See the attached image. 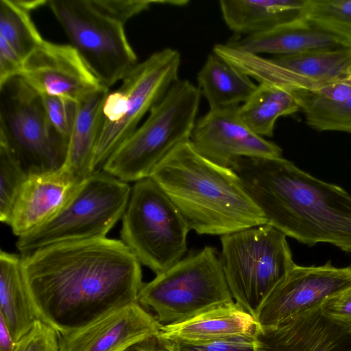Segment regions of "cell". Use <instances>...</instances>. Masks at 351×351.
Here are the masks:
<instances>
[{
  "mask_svg": "<svg viewBox=\"0 0 351 351\" xmlns=\"http://www.w3.org/2000/svg\"><path fill=\"white\" fill-rule=\"evenodd\" d=\"M23 274L37 319L66 335L138 302L141 263L120 240L63 243L22 256Z\"/></svg>",
  "mask_w": 351,
  "mask_h": 351,
  "instance_id": "obj_1",
  "label": "cell"
},
{
  "mask_svg": "<svg viewBox=\"0 0 351 351\" xmlns=\"http://www.w3.org/2000/svg\"><path fill=\"white\" fill-rule=\"evenodd\" d=\"M231 169L267 223L308 245L351 253V195L282 157L241 158Z\"/></svg>",
  "mask_w": 351,
  "mask_h": 351,
  "instance_id": "obj_2",
  "label": "cell"
},
{
  "mask_svg": "<svg viewBox=\"0 0 351 351\" xmlns=\"http://www.w3.org/2000/svg\"><path fill=\"white\" fill-rule=\"evenodd\" d=\"M150 177L198 234L223 236L267 224L239 176L202 156L190 140L176 147Z\"/></svg>",
  "mask_w": 351,
  "mask_h": 351,
  "instance_id": "obj_3",
  "label": "cell"
},
{
  "mask_svg": "<svg viewBox=\"0 0 351 351\" xmlns=\"http://www.w3.org/2000/svg\"><path fill=\"white\" fill-rule=\"evenodd\" d=\"M201 95L191 82L177 80L143 123L111 154L103 171L127 183L149 178L176 147L190 140Z\"/></svg>",
  "mask_w": 351,
  "mask_h": 351,
  "instance_id": "obj_4",
  "label": "cell"
},
{
  "mask_svg": "<svg viewBox=\"0 0 351 351\" xmlns=\"http://www.w3.org/2000/svg\"><path fill=\"white\" fill-rule=\"evenodd\" d=\"M0 146L27 176L65 165L69 138L49 121L43 95L21 75L0 85Z\"/></svg>",
  "mask_w": 351,
  "mask_h": 351,
  "instance_id": "obj_5",
  "label": "cell"
},
{
  "mask_svg": "<svg viewBox=\"0 0 351 351\" xmlns=\"http://www.w3.org/2000/svg\"><path fill=\"white\" fill-rule=\"evenodd\" d=\"M131 190L104 171L93 173L53 217L18 237V250L25 256L53 245L106 237L122 218Z\"/></svg>",
  "mask_w": 351,
  "mask_h": 351,
  "instance_id": "obj_6",
  "label": "cell"
},
{
  "mask_svg": "<svg viewBox=\"0 0 351 351\" xmlns=\"http://www.w3.org/2000/svg\"><path fill=\"white\" fill-rule=\"evenodd\" d=\"M180 53L157 51L134 66L119 88L107 94L101 112L93 170L100 171L111 154L138 128L143 117L178 80Z\"/></svg>",
  "mask_w": 351,
  "mask_h": 351,
  "instance_id": "obj_7",
  "label": "cell"
},
{
  "mask_svg": "<svg viewBox=\"0 0 351 351\" xmlns=\"http://www.w3.org/2000/svg\"><path fill=\"white\" fill-rule=\"evenodd\" d=\"M232 301L221 254L211 246L191 252L143 282L138 295V302L154 311L162 326L184 322Z\"/></svg>",
  "mask_w": 351,
  "mask_h": 351,
  "instance_id": "obj_8",
  "label": "cell"
},
{
  "mask_svg": "<svg viewBox=\"0 0 351 351\" xmlns=\"http://www.w3.org/2000/svg\"><path fill=\"white\" fill-rule=\"evenodd\" d=\"M286 235L269 224L221 236V261L235 302L253 317L296 265Z\"/></svg>",
  "mask_w": 351,
  "mask_h": 351,
  "instance_id": "obj_9",
  "label": "cell"
},
{
  "mask_svg": "<svg viewBox=\"0 0 351 351\" xmlns=\"http://www.w3.org/2000/svg\"><path fill=\"white\" fill-rule=\"evenodd\" d=\"M190 228L151 178L135 182L122 217L121 241L141 264L160 274L183 258Z\"/></svg>",
  "mask_w": 351,
  "mask_h": 351,
  "instance_id": "obj_10",
  "label": "cell"
},
{
  "mask_svg": "<svg viewBox=\"0 0 351 351\" xmlns=\"http://www.w3.org/2000/svg\"><path fill=\"white\" fill-rule=\"evenodd\" d=\"M47 5L101 86L109 89L138 64L125 24L95 0H47Z\"/></svg>",
  "mask_w": 351,
  "mask_h": 351,
  "instance_id": "obj_11",
  "label": "cell"
},
{
  "mask_svg": "<svg viewBox=\"0 0 351 351\" xmlns=\"http://www.w3.org/2000/svg\"><path fill=\"white\" fill-rule=\"evenodd\" d=\"M351 287V266L336 267L330 261L320 266L292 269L271 289L257 309L259 330L275 327L310 310Z\"/></svg>",
  "mask_w": 351,
  "mask_h": 351,
  "instance_id": "obj_12",
  "label": "cell"
},
{
  "mask_svg": "<svg viewBox=\"0 0 351 351\" xmlns=\"http://www.w3.org/2000/svg\"><path fill=\"white\" fill-rule=\"evenodd\" d=\"M236 66L259 83L289 92L313 90L351 76V47L270 58L243 52Z\"/></svg>",
  "mask_w": 351,
  "mask_h": 351,
  "instance_id": "obj_13",
  "label": "cell"
},
{
  "mask_svg": "<svg viewBox=\"0 0 351 351\" xmlns=\"http://www.w3.org/2000/svg\"><path fill=\"white\" fill-rule=\"evenodd\" d=\"M238 107L208 112L196 121L190 141L210 161L231 168L241 158L282 157V149L253 132L241 119Z\"/></svg>",
  "mask_w": 351,
  "mask_h": 351,
  "instance_id": "obj_14",
  "label": "cell"
},
{
  "mask_svg": "<svg viewBox=\"0 0 351 351\" xmlns=\"http://www.w3.org/2000/svg\"><path fill=\"white\" fill-rule=\"evenodd\" d=\"M21 75L41 95L75 101L102 86L71 45L47 40L23 61Z\"/></svg>",
  "mask_w": 351,
  "mask_h": 351,
  "instance_id": "obj_15",
  "label": "cell"
},
{
  "mask_svg": "<svg viewBox=\"0 0 351 351\" xmlns=\"http://www.w3.org/2000/svg\"><path fill=\"white\" fill-rule=\"evenodd\" d=\"M161 327L155 316L134 302L77 330L59 334L60 351H125L158 335Z\"/></svg>",
  "mask_w": 351,
  "mask_h": 351,
  "instance_id": "obj_16",
  "label": "cell"
},
{
  "mask_svg": "<svg viewBox=\"0 0 351 351\" xmlns=\"http://www.w3.org/2000/svg\"><path fill=\"white\" fill-rule=\"evenodd\" d=\"M262 351H351V322L317 307L265 330Z\"/></svg>",
  "mask_w": 351,
  "mask_h": 351,
  "instance_id": "obj_17",
  "label": "cell"
},
{
  "mask_svg": "<svg viewBox=\"0 0 351 351\" xmlns=\"http://www.w3.org/2000/svg\"><path fill=\"white\" fill-rule=\"evenodd\" d=\"M80 180L64 167L27 176L8 224L18 237L53 217L70 198Z\"/></svg>",
  "mask_w": 351,
  "mask_h": 351,
  "instance_id": "obj_18",
  "label": "cell"
},
{
  "mask_svg": "<svg viewBox=\"0 0 351 351\" xmlns=\"http://www.w3.org/2000/svg\"><path fill=\"white\" fill-rule=\"evenodd\" d=\"M226 44L252 54H271L273 56L351 47L339 38L311 25L305 19L243 36Z\"/></svg>",
  "mask_w": 351,
  "mask_h": 351,
  "instance_id": "obj_19",
  "label": "cell"
},
{
  "mask_svg": "<svg viewBox=\"0 0 351 351\" xmlns=\"http://www.w3.org/2000/svg\"><path fill=\"white\" fill-rule=\"evenodd\" d=\"M258 329L254 317L232 301L184 322L162 326L158 335L168 340L201 342L253 335Z\"/></svg>",
  "mask_w": 351,
  "mask_h": 351,
  "instance_id": "obj_20",
  "label": "cell"
},
{
  "mask_svg": "<svg viewBox=\"0 0 351 351\" xmlns=\"http://www.w3.org/2000/svg\"><path fill=\"white\" fill-rule=\"evenodd\" d=\"M307 0H221L223 19L237 34L250 36L304 19Z\"/></svg>",
  "mask_w": 351,
  "mask_h": 351,
  "instance_id": "obj_21",
  "label": "cell"
},
{
  "mask_svg": "<svg viewBox=\"0 0 351 351\" xmlns=\"http://www.w3.org/2000/svg\"><path fill=\"white\" fill-rule=\"evenodd\" d=\"M109 89L101 86L77 101L64 168L82 180L93 173V162L98 137L101 112Z\"/></svg>",
  "mask_w": 351,
  "mask_h": 351,
  "instance_id": "obj_22",
  "label": "cell"
},
{
  "mask_svg": "<svg viewBox=\"0 0 351 351\" xmlns=\"http://www.w3.org/2000/svg\"><path fill=\"white\" fill-rule=\"evenodd\" d=\"M197 83L210 110L240 106L258 86L247 75L213 52L199 70Z\"/></svg>",
  "mask_w": 351,
  "mask_h": 351,
  "instance_id": "obj_23",
  "label": "cell"
},
{
  "mask_svg": "<svg viewBox=\"0 0 351 351\" xmlns=\"http://www.w3.org/2000/svg\"><path fill=\"white\" fill-rule=\"evenodd\" d=\"M0 315L18 341L33 326L36 317L25 286L22 256L0 252Z\"/></svg>",
  "mask_w": 351,
  "mask_h": 351,
  "instance_id": "obj_24",
  "label": "cell"
},
{
  "mask_svg": "<svg viewBox=\"0 0 351 351\" xmlns=\"http://www.w3.org/2000/svg\"><path fill=\"white\" fill-rule=\"evenodd\" d=\"M300 110L291 92L259 83L251 97L239 106V112L253 132L262 137H271L279 117L294 114Z\"/></svg>",
  "mask_w": 351,
  "mask_h": 351,
  "instance_id": "obj_25",
  "label": "cell"
},
{
  "mask_svg": "<svg viewBox=\"0 0 351 351\" xmlns=\"http://www.w3.org/2000/svg\"><path fill=\"white\" fill-rule=\"evenodd\" d=\"M18 0H0V36L24 61L45 40Z\"/></svg>",
  "mask_w": 351,
  "mask_h": 351,
  "instance_id": "obj_26",
  "label": "cell"
},
{
  "mask_svg": "<svg viewBox=\"0 0 351 351\" xmlns=\"http://www.w3.org/2000/svg\"><path fill=\"white\" fill-rule=\"evenodd\" d=\"M304 19L351 45V0H307Z\"/></svg>",
  "mask_w": 351,
  "mask_h": 351,
  "instance_id": "obj_27",
  "label": "cell"
},
{
  "mask_svg": "<svg viewBox=\"0 0 351 351\" xmlns=\"http://www.w3.org/2000/svg\"><path fill=\"white\" fill-rule=\"evenodd\" d=\"M295 100L304 114L306 123L313 129L351 134V96L346 101L336 103L304 99Z\"/></svg>",
  "mask_w": 351,
  "mask_h": 351,
  "instance_id": "obj_28",
  "label": "cell"
},
{
  "mask_svg": "<svg viewBox=\"0 0 351 351\" xmlns=\"http://www.w3.org/2000/svg\"><path fill=\"white\" fill-rule=\"evenodd\" d=\"M27 176L3 147L0 146V221L9 224L12 210Z\"/></svg>",
  "mask_w": 351,
  "mask_h": 351,
  "instance_id": "obj_29",
  "label": "cell"
},
{
  "mask_svg": "<svg viewBox=\"0 0 351 351\" xmlns=\"http://www.w3.org/2000/svg\"><path fill=\"white\" fill-rule=\"evenodd\" d=\"M169 351H262L258 332L210 341L188 342L165 339Z\"/></svg>",
  "mask_w": 351,
  "mask_h": 351,
  "instance_id": "obj_30",
  "label": "cell"
},
{
  "mask_svg": "<svg viewBox=\"0 0 351 351\" xmlns=\"http://www.w3.org/2000/svg\"><path fill=\"white\" fill-rule=\"evenodd\" d=\"M14 351H60L59 334L36 319L32 328L16 342Z\"/></svg>",
  "mask_w": 351,
  "mask_h": 351,
  "instance_id": "obj_31",
  "label": "cell"
},
{
  "mask_svg": "<svg viewBox=\"0 0 351 351\" xmlns=\"http://www.w3.org/2000/svg\"><path fill=\"white\" fill-rule=\"evenodd\" d=\"M42 95L49 121L58 132L70 140L77 101L58 96Z\"/></svg>",
  "mask_w": 351,
  "mask_h": 351,
  "instance_id": "obj_32",
  "label": "cell"
},
{
  "mask_svg": "<svg viewBox=\"0 0 351 351\" xmlns=\"http://www.w3.org/2000/svg\"><path fill=\"white\" fill-rule=\"evenodd\" d=\"M295 99L336 103L351 96V76L342 78L313 90L291 92Z\"/></svg>",
  "mask_w": 351,
  "mask_h": 351,
  "instance_id": "obj_33",
  "label": "cell"
},
{
  "mask_svg": "<svg viewBox=\"0 0 351 351\" xmlns=\"http://www.w3.org/2000/svg\"><path fill=\"white\" fill-rule=\"evenodd\" d=\"M23 64V60L0 36V85L13 77L21 75Z\"/></svg>",
  "mask_w": 351,
  "mask_h": 351,
  "instance_id": "obj_34",
  "label": "cell"
},
{
  "mask_svg": "<svg viewBox=\"0 0 351 351\" xmlns=\"http://www.w3.org/2000/svg\"><path fill=\"white\" fill-rule=\"evenodd\" d=\"M321 308L328 315L351 322V287L328 299Z\"/></svg>",
  "mask_w": 351,
  "mask_h": 351,
  "instance_id": "obj_35",
  "label": "cell"
},
{
  "mask_svg": "<svg viewBox=\"0 0 351 351\" xmlns=\"http://www.w3.org/2000/svg\"><path fill=\"white\" fill-rule=\"evenodd\" d=\"M125 351H169L165 341L158 335L147 337L128 348Z\"/></svg>",
  "mask_w": 351,
  "mask_h": 351,
  "instance_id": "obj_36",
  "label": "cell"
},
{
  "mask_svg": "<svg viewBox=\"0 0 351 351\" xmlns=\"http://www.w3.org/2000/svg\"><path fill=\"white\" fill-rule=\"evenodd\" d=\"M16 346L5 321L0 315V351H14Z\"/></svg>",
  "mask_w": 351,
  "mask_h": 351,
  "instance_id": "obj_37",
  "label": "cell"
}]
</instances>
